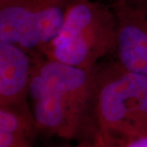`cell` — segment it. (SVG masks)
<instances>
[{
    "label": "cell",
    "instance_id": "2",
    "mask_svg": "<svg viewBox=\"0 0 147 147\" xmlns=\"http://www.w3.org/2000/svg\"><path fill=\"white\" fill-rule=\"evenodd\" d=\"M96 82V135H147V76L99 64Z\"/></svg>",
    "mask_w": 147,
    "mask_h": 147
},
{
    "label": "cell",
    "instance_id": "5",
    "mask_svg": "<svg viewBox=\"0 0 147 147\" xmlns=\"http://www.w3.org/2000/svg\"><path fill=\"white\" fill-rule=\"evenodd\" d=\"M32 66L30 53L14 44L0 42V107L34 115L28 102Z\"/></svg>",
    "mask_w": 147,
    "mask_h": 147
},
{
    "label": "cell",
    "instance_id": "8",
    "mask_svg": "<svg viewBox=\"0 0 147 147\" xmlns=\"http://www.w3.org/2000/svg\"><path fill=\"white\" fill-rule=\"evenodd\" d=\"M27 137L0 131V147H34Z\"/></svg>",
    "mask_w": 147,
    "mask_h": 147
},
{
    "label": "cell",
    "instance_id": "7",
    "mask_svg": "<svg viewBox=\"0 0 147 147\" xmlns=\"http://www.w3.org/2000/svg\"><path fill=\"white\" fill-rule=\"evenodd\" d=\"M90 143V147H147V135L105 136L96 135Z\"/></svg>",
    "mask_w": 147,
    "mask_h": 147
},
{
    "label": "cell",
    "instance_id": "9",
    "mask_svg": "<svg viewBox=\"0 0 147 147\" xmlns=\"http://www.w3.org/2000/svg\"><path fill=\"white\" fill-rule=\"evenodd\" d=\"M74 147H90V143L88 142H80L78 146Z\"/></svg>",
    "mask_w": 147,
    "mask_h": 147
},
{
    "label": "cell",
    "instance_id": "3",
    "mask_svg": "<svg viewBox=\"0 0 147 147\" xmlns=\"http://www.w3.org/2000/svg\"><path fill=\"white\" fill-rule=\"evenodd\" d=\"M73 0H0V42L41 55L63 26Z\"/></svg>",
    "mask_w": 147,
    "mask_h": 147
},
{
    "label": "cell",
    "instance_id": "1",
    "mask_svg": "<svg viewBox=\"0 0 147 147\" xmlns=\"http://www.w3.org/2000/svg\"><path fill=\"white\" fill-rule=\"evenodd\" d=\"M116 18L110 5L93 0H73L63 26L42 50L43 57L71 66L95 69L101 58L114 54Z\"/></svg>",
    "mask_w": 147,
    "mask_h": 147
},
{
    "label": "cell",
    "instance_id": "6",
    "mask_svg": "<svg viewBox=\"0 0 147 147\" xmlns=\"http://www.w3.org/2000/svg\"><path fill=\"white\" fill-rule=\"evenodd\" d=\"M0 131L24 136L32 142L39 134L34 115L7 107H0Z\"/></svg>",
    "mask_w": 147,
    "mask_h": 147
},
{
    "label": "cell",
    "instance_id": "4",
    "mask_svg": "<svg viewBox=\"0 0 147 147\" xmlns=\"http://www.w3.org/2000/svg\"><path fill=\"white\" fill-rule=\"evenodd\" d=\"M116 18V63L147 76V11L126 0H110Z\"/></svg>",
    "mask_w": 147,
    "mask_h": 147
},
{
    "label": "cell",
    "instance_id": "10",
    "mask_svg": "<svg viewBox=\"0 0 147 147\" xmlns=\"http://www.w3.org/2000/svg\"><path fill=\"white\" fill-rule=\"evenodd\" d=\"M136 3H143V4H147V0H131Z\"/></svg>",
    "mask_w": 147,
    "mask_h": 147
}]
</instances>
